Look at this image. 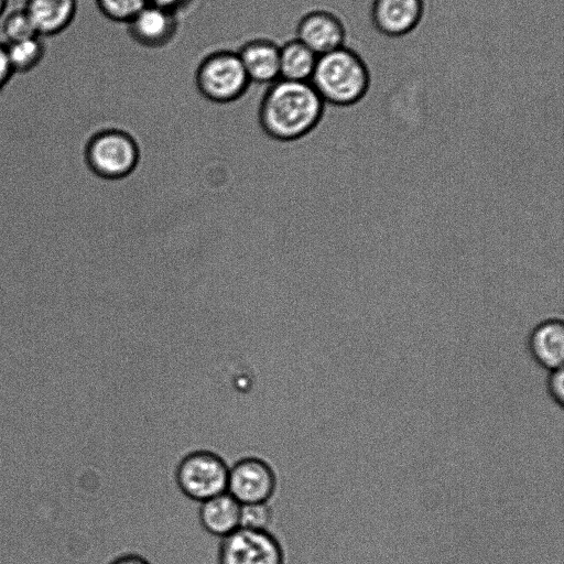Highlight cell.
I'll return each mask as SVG.
<instances>
[{
  "mask_svg": "<svg viewBox=\"0 0 564 564\" xmlns=\"http://www.w3.org/2000/svg\"><path fill=\"white\" fill-rule=\"evenodd\" d=\"M194 83L202 99L214 106L238 104L251 84L237 51L227 48L209 52L200 59Z\"/></svg>",
  "mask_w": 564,
  "mask_h": 564,
  "instance_id": "3957f363",
  "label": "cell"
},
{
  "mask_svg": "<svg viewBox=\"0 0 564 564\" xmlns=\"http://www.w3.org/2000/svg\"><path fill=\"white\" fill-rule=\"evenodd\" d=\"M99 12L109 21L128 24L149 0H95Z\"/></svg>",
  "mask_w": 564,
  "mask_h": 564,
  "instance_id": "ac0fdd59",
  "label": "cell"
},
{
  "mask_svg": "<svg viewBox=\"0 0 564 564\" xmlns=\"http://www.w3.org/2000/svg\"><path fill=\"white\" fill-rule=\"evenodd\" d=\"M8 58L14 74H26L36 68L46 54L44 37L35 35L6 44Z\"/></svg>",
  "mask_w": 564,
  "mask_h": 564,
  "instance_id": "2e32d148",
  "label": "cell"
},
{
  "mask_svg": "<svg viewBox=\"0 0 564 564\" xmlns=\"http://www.w3.org/2000/svg\"><path fill=\"white\" fill-rule=\"evenodd\" d=\"M241 505L227 491L200 502L199 521L210 534L221 539L240 528Z\"/></svg>",
  "mask_w": 564,
  "mask_h": 564,
  "instance_id": "5bb4252c",
  "label": "cell"
},
{
  "mask_svg": "<svg viewBox=\"0 0 564 564\" xmlns=\"http://www.w3.org/2000/svg\"><path fill=\"white\" fill-rule=\"evenodd\" d=\"M423 13L424 0H373L370 19L379 33L400 37L420 24Z\"/></svg>",
  "mask_w": 564,
  "mask_h": 564,
  "instance_id": "30bf717a",
  "label": "cell"
},
{
  "mask_svg": "<svg viewBox=\"0 0 564 564\" xmlns=\"http://www.w3.org/2000/svg\"><path fill=\"white\" fill-rule=\"evenodd\" d=\"M82 159L91 175L102 180H117L134 167L138 151L129 134L107 127L88 135L82 148Z\"/></svg>",
  "mask_w": 564,
  "mask_h": 564,
  "instance_id": "277c9868",
  "label": "cell"
},
{
  "mask_svg": "<svg viewBox=\"0 0 564 564\" xmlns=\"http://www.w3.org/2000/svg\"><path fill=\"white\" fill-rule=\"evenodd\" d=\"M194 1L195 0H149V3L180 14L187 10Z\"/></svg>",
  "mask_w": 564,
  "mask_h": 564,
  "instance_id": "7402d4cb",
  "label": "cell"
},
{
  "mask_svg": "<svg viewBox=\"0 0 564 564\" xmlns=\"http://www.w3.org/2000/svg\"><path fill=\"white\" fill-rule=\"evenodd\" d=\"M272 519L268 502L241 505L240 528L251 530H267Z\"/></svg>",
  "mask_w": 564,
  "mask_h": 564,
  "instance_id": "d6986e66",
  "label": "cell"
},
{
  "mask_svg": "<svg viewBox=\"0 0 564 564\" xmlns=\"http://www.w3.org/2000/svg\"><path fill=\"white\" fill-rule=\"evenodd\" d=\"M14 73L11 68L6 43L0 40V94L6 89Z\"/></svg>",
  "mask_w": 564,
  "mask_h": 564,
  "instance_id": "44dd1931",
  "label": "cell"
},
{
  "mask_svg": "<svg viewBox=\"0 0 564 564\" xmlns=\"http://www.w3.org/2000/svg\"><path fill=\"white\" fill-rule=\"evenodd\" d=\"M127 25L130 39L139 46L159 50L177 35L178 14L149 3Z\"/></svg>",
  "mask_w": 564,
  "mask_h": 564,
  "instance_id": "9c48e42d",
  "label": "cell"
},
{
  "mask_svg": "<svg viewBox=\"0 0 564 564\" xmlns=\"http://www.w3.org/2000/svg\"><path fill=\"white\" fill-rule=\"evenodd\" d=\"M276 485L270 465L257 457H245L228 470L227 492L240 505L268 502Z\"/></svg>",
  "mask_w": 564,
  "mask_h": 564,
  "instance_id": "52a82bcc",
  "label": "cell"
},
{
  "mask_svg": "<svg viewBox=\"0 0 564 564\" xmlns=\"http://www.w3.org/2000/svg\"><path fill=\"white\" fill-rule=\"evenodd\" d=\"M295 37L319 56L345 45L346 29L334 12L315 9L300 18Z\"/></svg>",
  "mask_w": 564,
  "mask_h": 564,
  "instance_id": "ba28073f",
  "label": "cell"
},
{
  "mask_svg": "<svg viewBox=\"0 0 564 564\" xmlns=\"http://www.w3.org/2000/svg\"><path fill=\"white\" fill-rule=\"evenodd\" d=\"M527 349L539 367L547 371L562 368L564 362L562 318L549 317L536 323L527 337Z\"/></svg>",
  "mask_w": 564,
  "mask_h": 564,
  "instance_id": "8fae6325",
  "label": "cell"
},
{
  "mask_svg": "<svg viewBox=\"0 0 564 564\" xmlns=\"http://www.w3.org/2000/svg\"><path fill=\"white\" fill-rule=\"evenodd\" d=\"M549 398L558 406L564 404V371L563 367L549 371L546 381Z\"/></svg>",
  "mask_w": 564,
  "mask_h": 564,
  "instance_id": "ffe728a7",
  "label": "cell"
},
{
  "mask_svg": "<svg viewBox=\"0 0 564 564\" xmlns=\"http://www.w3.org/2000/svg\"><path fill=\"white\" fill-rule=\"evenodd\" d=\"M317 55L296 37L280 44V78L310 82Z\"/></svg>",
  "mask_w": 564,
  "mask_h": 564,
  "instance_id": "9a60e30c",
  "label": "cell"
},
{
  "mask_svg": "<svg viewBox=\"0 0 564 564\" xmlns=\"http://www.w3.org/2000/svg\"><path fill=\"white\" fill-rule=\"evenodd\" d=\"M23 9L37 34L55 36L67 30L78 11V0H24Z\"/></svg>",
  "mask_w": 564,
  "mask_h": 564,
  "instance_id": "4fadbf2b",
  "label": "cell"
},
{
  "mask_svg": "<svg viewBox=\"0 0 564 564\" xmlns=\"http://www.w3.org/2000/svg\"><path fill=\"white\" fill-rule=\"evenodd\" d=\"M218 564H284V552L268 530L239 528L223 538Z\"/></svg>",
  "mask_w": 564,
  "mask_h": 564,
  "instance_id": "8992f818",
  "label": "cell"
},
{
  "mask_svg": "<svg viewBox=\"0 0 564 564\" xmlns=\"http://www.w3.org/2000/svg\"><path fill=\"white\" fill-rule=\"evenodd\" d=\"M326 115V105L310 82L279 78L268 85L258 100L263 130L280 140L304 137L316 129Z\"/></svg>",
  "mask_w": 564,
  "mask_h": 564,
  "instance_id": "6da1fadb",
  "label": "cell"
},
{
  "mask_svg": "<svg viewBox=\"0 0 564 564\" xmlns=\"http://www.w3.org/2000/svg\"><path fill=\"white\" fill-rule=\"evenodd\" d=\"M2 19L1 33L6 44L39 35L23 7L7 11Z\"/></svg>",
  "mask_w": 564,
  "mask_h": 564,
  "instance_id": "e0dca14e",
  "label": "cell"
},
{
  "mask_svg": "<svg viewBox=\"0 0 564 564\" xmlns=\"http://www.w3.org/2000/svg\"><path fill=\"white\" fill-rule=\"evenodd\" d=\"M107 564H150V562L139 554L128 553L112 558Z\"/></svg>",
  "mask_w": 564,
  "mask_h": 564,
  "instance_id": "603a6c76",
  "label": "cell"
},
{
  "mask_svg": "<svg viewBox=\"0 0 564 564\" xmlns=\"http://www.w3.org/2000/svg\"><path fill=\"white\" fill-rule=\"evenodd\" d=\"M237 54L250 83L270 85L280 78V44L268 37L243 42Z\"/></svg>",
  "mask_w": 564,
  "mask_h": 564,
  "instance_id": "7c38bea8",
  "label": "cell"
},
{
  "mask_svg": "<svg viewBox=\"0 0 564 564\" xmlns=\"http://www.w3.org/2000/svg\"><path fill=\"white\" fill-rule=\"evenodd\" d=\"M310 83L326 106L349 107L367 95L370 72L364 58L344 45L317 57Z\"/></svg>",
  "mask_w": 564,
  "mask_h": 564,
  "instance_id": "7a4b0ae2",
  "label": "cell"
},
{
  "mask_svg": "<svg viewBox=\"0 0 564 564\" xmlns=\"http://www.w3.org/2000/svg\"><path fill=\"white\" fill-rule=\"evenodd\" d=\"M228 470L219 455L196 451L187 454L177 465L176 482L186 497L203 502L227 490Z\"/></svg>",
  "mask_w": 564,
  "mask_h": 564,
  "instance_id": "5b68a950",
  "label": "cell"
},
{
  "mask_svg": "<svg viewBox=\"0 0 564 564\" xmlns=\"http://www.w3.org/2000/svg\"><path fill=\"white\" fill-rule=\"evenodd\" d=\"M9 0H0V19L6 14L8 10Z\"/></svg>",
  "mask_w": 564,
  "mask_h": 564,
  "instance_id": "cb8c5ba5",
  "label": "cell"
}]
</instances>
